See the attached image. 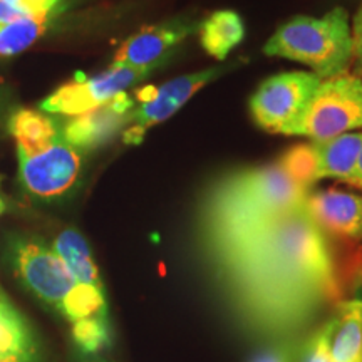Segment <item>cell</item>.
<instances>
[{"label":"cell","mask_w":362,"mask_h":362,"mask_svg":"<svg viewBox=\"0 0 362 362\" xmlns=\"http://www.w3.org/2000/svg\"><path fill=\"white\" fill-rule=\"evenodd\" d=\"M203 252L233 315L260 337L287 341L339 304L332 250L305 203Z\"/></svg>","instance_id":"1"},{"label":"cell","mask_w":362,"mask_h":362,"mask_svg":"<svg viewBox=\"0 0 362 362\" xmlns=\"http://www.w3.org/2000/svg\"><path fill=\"white\" fill-rule=\"evenodd\" d=\"M307 194L309 189L293 183L279 163L226 175L208 188L202 202V247L216 245L260 221L302 206Z\"/></svg>","instance_id":"2"},{"label":"cell","mask_w":362,"mask_h":362,"mask_svg":"<svg viewBox=\"0 0 362 362\" xmlns=\"http://www.w3.org/2000/svg\"><path fill=\"white\" fill-rule=\"evenodd\" d=\"M264 52L309 66L320 79L344 74L352 61V29L346 8L324 17L298 16L280 25Z\"/></svg>","instance_id":"3"},{"label":"cell","mask_w":362,"mask_h":362,"mask_svg":"<svg viewBox=\"0 0 362 362\" xmlns=\"http://www.w3.org/2000/svg\"><path fill=\"white\" fill-rule=\"evenodd\" d=\"M361 128L362 79L344 72L320 81L305 112L287 134L322 141Z\"/></svg>","instance_id":"4"},{"label":"cell","mask_w":362,"mask_h":362,"mask_svg":"<svg viewBox=\"0 0 362 362\" xmlns=\"http://www.w3.org/2000/svg\"><path fill=\"white\" fill-rule=\"evenodd\" d=\"M320 81L314 72L304 71L272 76L250 98L253 121L270 133L287 134L305 112Z\"/></svg>","instance_id":"5"},{"label":"cell","mask_w":362,"mask_h":362,"mask_svg":"<svg viewBox=\"0 0 362 362\" xmlns=\"http://www.w3.org/2000/svg\"><path fill=\"white\" fill-rule=\"evenodd\" d=\"M166 61L146 67L111 66L107 71L99 72L90 78H76L59 86L52 94L40 103V111L52 116H78L94 107L110 103L119 93L131 86L141 83Z\"/></svg>","instance_id":"6"},{"label":"cell","mask_w":362,"mask_h":362,"mask_svg":"<svg viewBox=\"0 0 362 362\" xmlns=\"http://www.w3.org/2000/svg\"><path fill=\"white\" fill-rule=\"evenodd\" d=\"M22 188L35 200L64 198L78 185L83 171V151L67 143L62 134L37 153L17 149Z\"/></svg>","instance_id":"7"},{"label":"cell","mask_w":362,"mask_h":362,"mask_svg":"<svg viewBox=\"0 0 362 362\" xmlns=\"http://www.w3.org/2000/svg\"><path fill=\"white\" fill-rule=\"evenodd\" d=\"M223 72L225 69L221 67H211V69L180 76L160 88L146 86V88L136 90L134 98L138 101V106H134L131 111L129 124L123 131V141L126 144L141 143L148 129L170 119L203 86L210 84Z\"/></svg>","instance_id":"8"},{"label":"cell","mask_w":362,"mask_h":362,"mask_svg":"<svg viewBox=\"0 0 362 362\" xmlns=\"http://www.w3.org/2000/svg\"><path fill=\"white\" fill-rule=\"evenodd\" d=\"M13 270L22 284L47 305L61 312L76 280L52 247L33 237H16L11 242Z\"/></svg>","instance_id":"9"},{"label":"cell","mask_w":362,"mask_h":362,"mask_svg":"<svg viewBox=\"0 0 362 362\" xmlns=\"http://www.w3.org/2000/svg\"><path fill=\"white\" fill-rule=\"evenodd\" d=\"M198 27L200 22L192 16L173 17L161 24L144 27L117 49L112 66L146 67L168 61L175 45L183 42L188 35L198 33Z\"/></svg>","instance_id":"10"},{"label":"cell","mask_w":362,"mask_h":362,"mask_svg":"<svg viewBox=\"0 0 362 362\" xmlns=\"http://www.w3.org/2000/svg\"><path fill=\"white\" fill-rule=\"evenodd\" d=\"M133 107L134 101L128 96V93H119L103 106L67 117V121L61 123L62 138L81 151L103 146L117 133L124 131L129 124Z\"/></svg>","instance_id":"11"},{"label":"cell","mask_w":362,"mask_h":362,"mask_svg":"<svg viewBox=\"0 0 362 362\" xmlns=\"http://www.w3.org/2000/svg\"><path fill=\"white\" fill-rule=\"evenodd\" d=\"M305 210L325 233L362 242V194L336 188L309 192Z\"/></svg>","instance_id":"12"},{"label":"cell","mask_w":362,"mask_h":362,"mask_svg":"<svg viewBox=\"0 0 362 362\" xmlns=\"http://www.w3.org/2000/svg\"><path fill=\"white\" fill-rule=\"evenodd\" d=\"M329 352L334 362H362V300L349 298L336 305L327 320Z\"/></svg>","instance_id":"13"},{"label":"cell","mask_w":362,"mask_h":362,"mask_svg":"<svg viewBox=\"0 0 362 362\" xmlns=\"http://www.w3.org/2000/svg\"><path fill=\"white\" fill-rule=\"evenodd\" d=\"M0 362H42L40 346L27 319L0 293Z\"/></svg>","instance_id":"14"},{"label":"cell","mask_w":362,"mask_h":362,"mask_svg":"<svg viewBox=\"0 0 362 362\" xmlns=\"http://www.w3.org/2000/svg\"><path fill=\"white\" fill-rule=\"evenodd\" d=\"M314 143L317 148V180L334 178L346 183L357 168L362 151V133H344Z\"/></svg>","instance_id":"15"},{"label":"cell","mask_w":362,"mask_h":362,"mask_svg":"<svg viewBox=\"0 0 362 362\" xmlns=\"http://www.w3.org/2000/svg\"><path fill=\"white\" fill-rule=\"evenodd\" d=\"M8 133L19 151L37 153L61 136V123L47 112L22 107L8 119Z\"/></svg>","instance_id":"16"},{"label":"cell","mask_w":362,"mask_h":362,"mask_svg":"<svg viewBox=\"0 0 362 362\" xmlns=\"http://www.w3.org/2000/svg\"><path fill=\"white\" fill-rule=\"evenodd\" d=\"M200 44L208 56L225 61L228 54L245 37V24L235 11H216L200 22Z\"/></svg>","instance_id":"17"},{"label":"cell","mask_w":362,"mask_h":362,"mask_svg":"<svg viewBox=\"0 0 362 362\" xmlns=\"http://www.w3.org/2000/svg\"><path fill=\"white\" fill-rule=\"evenodd\" d=\"M54 252L64 262L66 269L78 284H88L104 288L101 274L93 259L88 240L76 228H66L52 242Z\"/></svg>","instance_id":"18"},{"label":"cell","mask_w":362,"mask_h":362,"mask_svg":"<svg viewBox=\"0 0 362 362\" xmlns=\"http://www.w3.org/2000/svg\"><path fill=\"white\" fill-rule=\"evenodd\" d=\"M57 16H24L0 24V59L16 57L30 49Z\"/></svg>","instance_id":"19"},{"label":"cell","mask_w":362,"mask_h":362,"mask_svg":"<svg viewBox=\"0 0 362 362\" xmlns=\"http://www.w3.org/2000/svg\"><path fill=\"white\" fill-rule=\"evenodd\" d=\"M280 168L298 187L310 189L317 180V148L315 143L296 144L284 153L279 161Z\"/></svg>","instance_id":"20"},{"label":"cell","mask_w":362,"mask_h":362,"mask_svg":"<svg viewBox=\"0 0 362 362\" xmlns=\"http://www.w3.org/2000/svg\"><path fill=\"white\" fill-rule=\"evenodd\" d=\"M61 314L69 319L71 322H76L79 319H86L90 315H103L107 314L106 297H104V288L94 287L88 284H76L69 297L66 298L62 305Z\"/></svg>","instance_id":"21"},{"label":"cell","mask_w":362,"mask_h":362,"mask_svg":"<svg viewBox=\"0 0 362 362\" xmlns=\"http://www.w3.org/2000/svg\"><path fill=\"white\" fill-rule=\"evenodd\" d=\"M72 339L84 354H96L111 344L107 314L90 315L72 322Z\"/></svg>","instance_id":"22"},{"label":"cell","mask_w":362,"mask_h":362,"mask_svg":"<svg viewBox=\"0 0 362 362\" xmlns=\"http://www.w3.org/2000/svg\"><path fill=\"white\" fill-rule=\"evenodd\" d=\"M300 362H334L329 352L327 322L320 325L302 347Z\"/></svg>","instance_id":"23"},{"label":"cell","mask_w":362,"mask_h":362,"mask_svg":"<svg viewBox=\"0 0 362 362\" xmlns=\"http://www.w3.org/2000/svg\"><path fill=\"white\" fill-rule=\"evenodd\" d=\"M19 16H59L62 0H6Z\"/></svg>","instance_id":"24"},{"label":"cell","mask_w":362,"mask_h":362,"mask_svg":"<svg viewBox=\"0 0 362 362\" xmlns=\"http://www.w3.org/2000/svg\"><path fill=\"white\" fill-rule=\"evenodd\" d=\"M300 354L288 341H275L269 347L257 352L248 362H298Z\"/></svg>","instance_id":"25"},{"label":"cell","mask_w":362,"mask_h":362,"mask_svg":"<svg viewBox=\"0 0 362 362\" xmlns=\"http://www.w3.org/2000/svg\"><path fill=\"white\" fill-rule=\"evenodd\" d=\"M352 59L356 72L362 78V6L354 17L352 25Z\"/></svg>","instance_id":"26"},{"label":"cell","mask_w":362,"mask_h":362,"mask_svg":"<svg viewBox=\"0 0 362 362\" xmlns=\"http://www.w3.org/2000/svg\"><path fill=\"white\" fill-rule=\"evenodd\" d=\"M346 185H351V187L362 189V151H361L359 161H357V168L354 171V175H352L351 178L346 181Z\"/></svg>","instance_id":"27"},{"label":"cell","mask_w":362,"mask_h":362,"mask_svg":"<svg viewBox=\"0 0 362 362\" xmlns=\"http://www.w3.org/2000/svg\"><path fill=\"white\" fill-rule=\"evenodd\" d=\"M4 210H6V200H4L2 192H0V215L4 214Z\"/></svg>","instance_id":"28"},{"label":"cell","mask_w":362,"mask_h":362,"mask_svg":"<svg viewBox=\"0 0 362 362\" xmlns=\"http://www.w3.org/2000/svg\"><path fill=\"white\" fill-rule=\"evenodd\" d=\"M90 362H106V361H103V359H94V361H90Z\"/></svg>","instance_id":"29"}]
</instances>
